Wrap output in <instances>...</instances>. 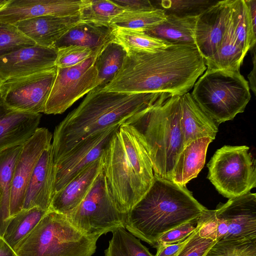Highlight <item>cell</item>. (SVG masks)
<instances>
[{
  "instance_id": "obj_1",
  "label": "cell",
  "mask_w": 256,
  "mask_h": 256,
  "mask_svg": "<svg viewBox=\"0 0 256 256\" xmlns=\"http://www.w3.org/2000/svg\"><path fill=\"white\" fill-rule=\"evenodd\" d=\"M206 69L194 44H172L154 52H130L102 90L181 96L189 92Z\"/></svg>"
},
{
  "instance_id": "obj_2",
  "label": "cell",
  "mask_w": 256,
  "mask_h": 256,
  "mask_svg": "<svg viewBox=\"0 0 256 256\" xmlns=\"http://www.w3.org/2000/svg\"><path fill=\"white\" fill-rule=\"evenodd\" d=\"M165 93H124L92 90L56 127L52 142L54 163L82 140L121 124L167 100Z\"/></svg>"
},
{
  "instance_id": "obj_3",
  "label": "cell",
  "mask_w": 256,
  "mask_h": 256,
  "mask_svg": "<svg viewBox=\"0 0 256 256\" xmlns=\"http://www.w3.org/2000/svg\"><path fill=\"white\" fill-rule=\"evenodd\" d=\"M102 170L118 210L126 214L148 190L154 179L152 165L136 130L123 123L102 156Z\"/></svg>"
},
{
  "instance_id": "obj_4",
  "label": "cell",
  "mask_w": 256,
  "mask_h": 256,
  "mask_svg": "<svg viewBox=\"0 0 256 256\" xmlns=\"http://www.w3.org/2000/svg\"><path fill=\"white\" fill-rule=\"evenodd\" d=\"M205 208L186 186L154 176L148 190L126 214L124 228L154 247L163 234L198 218Z\"/></svg>"
},
{
  "instance_id": "obj_5",
  "label": "cell",
  "mask_w": 256,
  "mask_h": 256,
  "mask_svg": "<svg viewBox=\"0 0 256 256\" xmlns=\"http://www.w3.org/2000/svg\"><path fill=\"white\" fill-rule=\"evenodd\" d=\"M180 96H170L125 122L139 134L151 160L154 175L171 180L173 168L184 147L180 125Z\"/></svg>"
},
{
  "instance_id": "obj_6",
  "label": "cell",
  "mask_w": 256,
  "mask_h": 256,
  "mask_svg": "<svg viewBox=\"0 0 256 256\" xmlns=\"http://www.w3.org/2000/svg\"><path fill=\"white\" fill-rule=\"evenodd\" d=\"M98 239L82 233L66 215L49 209L14 251L18 256H92Z\"/></svg>"
},
{
  "instance_id": "obj_7",
  "label": "cell",
  "mask_w": 256,
  "mask_h": 256,
  "mask_svg": "<svg viewBox=\"0 0 256 256\" xmlns=\"http://www.w3.org/2000/svg\"><path fill=\"white\" fill-rule=\"evenodd\" d=\"M200 108L218 125L244 112L250 88L240 70L207 68L190 93Z\"/></svg>"
},
{
  "instance_id": "obj_8",
  "label": "cell",
  "mask_w": 256,
  "mask_h": 256,
  "mask_svg": "<svg viewBox=\"0 0 256 256\" xmlns=\"http://www.w3.org/2000/svg\"><path fill=\"white\" fill-rule=\"evenodd\" d=\"M249 149L246 146H224L207 164L208 179L224 196H240L256 186V162Z\"/></svg>"
},
{
  "instance_id": "obj_9",
  "label": "cell",
  "mask_w": 256,
  "mask_h": 256,
  "mask_svg": "<svg viewBox=\"0 0 256 256\" xmlns=\"http://www.w3.org/2000/svg\"><path fill=\"white\" fill-rule=\"evenodd\" d=\"M126 215L116 206L102 170L82 202L66 216L82 233L98 238L118 228H124Z\"/></svg>"
},
{
  "instance_id": "obj_10",
  "label": "cell",
  "mask_w": 256,
  "mask_h": 256,
  "mask_svg": "<svg viewBox=\"0 0 256 256\" xmlns=\"http://www.w3.org/2000/svg\"><path fill=\"white\" fill-rule=\"evenodd\" d=\"M104 46L96 50L91 56L76 65L65 68L56 67V78L46 103L44 114L64 113L96 87L98 72L94 63Z\"/></svg>"
},
{
  "instance_id": "obj_11",
  "label": "cell",
  "mask_w": 256,
  "mask_h": 256,
  "mask_svg": "<svg viewBox=\"0 0 256 256\" xmlns=\"http://www.w3.org/2000/svg\"><path fill=\"white\" fill-rule=\"evenodd\" d=\"M56 74V66L8 80L0 88V96L11 108L34 114L44 112Z\"/></svg>"
},
{
  "instance_id": "obj_12",
  "label": "cell",
  "mask_w": 256,
  "mask_h": 256,
  "mask_svg": "<svg viewBox=\"0 0 256 256\" xmlns=\"http://www.w3.org/2000/svg\"><path fill=\"white\" fill-rule=\"evenodd\" d=\"M120 125L112 126L82 140L54 163V195L87 166L102 156Z\"/></svg>"
},
{
  "instance_id": "obj_13",
  "label": "cell",
  "mask_w": 256,
  "mask_h": 256,
  "mask_svg": "<svg viewBox=\"0 0 256 256\" xmlns=\"http://www.w3.org/2000/svg\"><path fill=\"white\" fill-rule=\"evenodd\" d=\"M52 135L46 128H38L22 144L12 180L10 216L22 210L26 192L34 170L43 152L52 144Z\"/></svg>"
},
{
  "instance_id": "obj_14",
  "label": "cell",
  "mask_w": 256,
  "mask_h": 256,
  "mask_svg": "<svg viewBox=\"0 0 256 256\" xmlns=\"http://www.w3.org/2000/svg\"><path fill=\"white\" fill-rule=\"evenodd\" d=\"M232 2L217 0L197 16L194 42L204 61L214 54L227 29Z\"/></svg>"
},
{
  "instance_id": "obj_15",
  "label": "cell",
  "mask_w": 256,
  "mask_h": 256,
  "mask_svg": "<svg viewBox=\"0 0 256 256\" xmlns=\"http://www.w3.org/2000/svg\"><path fill=\"white\" fill-rule=\"evenodd\" d=\"M80 0H8L0 9V23L16 22L45 16H72L80 14Z\"/></svg>"
},
{
  "instance_id": "obj_16",
  "label": "cell",
  "mask_w": 256,
  "mask_h": 256,
  "mask_svg": "<svg viewBox=\"0 0 256 256\" xmlns=\"http://www.w3.org/2000/svg\"><path fill=\"white\" fill-rule=\"evenodd\" d=\"M58 49L38 45L20 48L0 57V78L4 82L56 66Z\"/></svg>"
},
{
  "instance_id": "obj_17",
  "label": "cell",
  "mask_w": 256,
  "mask_h": 256,
  "mask_svg": "<svg viewBox=\"0 0 256 256\" xmlns=\"http://www.w3.org/2000/svg\"><path fill=\"white\" fill-rule=\"evenodd\" d=\"M228 225L222 240H256V194L248 192L220 203L215 210Z\"/></svg>"
},
{
  "instance_id": "obj_18",
  "label": "cell",
  "mask_w": 256,
  "mask_h": 256,
  "mask_svg": "<svg viewBox=\"0 0 256 256\" xmlns=\"http://www.w3.org/2000/svg\"><path fill=\"white\" fill-rule=\"evenodd\" d=\"M41 116L11 108L0 96V152L24 144L38 128Z\"/></svg>"
},
{
  "instance_id": "obj_19",
  "label": "cell",
  "mask_w": 256,
  "mask_h": 256,
  "mask_svg": "<svg viewBox=\"0 0 256 256\" xmlns=\"http://www.w3.org/2000/svg\"><path fill=\"white\" fill-rule=\"evenodd\" d=\"M55 165L52 144L42 153L29 180L22 209L48 210L54 196Z\"/></svg>"
},
{
  "instance_id": "obj_20",
  "label": "cell",
  "mask_w": 256,
  "mask_h": 256,
  "mask_svg": "<svg viewBox=\"0 0 256 256\" xmlns=\"http://www.w3.org/2000/svg\"><path fill=\"white\" fill-rule=\"evenodd\" d=\"M80 22V14L72 16H45L22 20L14 25L36 45L53 48L58 40Z\"/></svg>"
},
{
  "instance_id": "obj_21",
  "label": "cell",
  "mask_w": 256,
  "mask_h": 256,
  "mask_svg": "<svg viewBox=\"0 0 256 256\" xmlns=\"http://www.w3.org/2000/svg\"><path fill=\"white\" fill-rule=\"evenodd\" d=\"M102 170L101 157L87 166L55 193L49 209L64 215L70 214L84 200Z\"/></svg>"
},
{
  "instance_id": "obj_22",
  "label": "cell",
  "mask_w": 256,
  "mask_h": 256,
  "mask_svg": "<svg viewBox=\"0 0 256 256\" xmlns=\"http://www.w3.org/2000/svg\"><path fill=\"white\" fill-rule=\"evenodd\" d=\"M180 125L184 146L196 140L208 137L212 140L218 124L198 106L190 93L180 96Z\"/></svg>"
},
{
  "instance_id": "obj_23",
  "label": "cell",
  "mask_w": 256,
  "mask_h": 256,
  "mask_svg": "<svg viewBox=\"0 0 256 256\" xmlns=\"http://www.w3.org/2000/svg\"><path fill=\"white\" fill-rule=\"evenodd\" d=\"M212 140L208 137L198 138L186 145L176 161L171 181L182 186L196 178L203 168L206 152Z\"/></svg>"
},
{
  "instance_id": "obj_24",
  "label": "cell",
  "mask_w": 256,
  "mask_h": 256,
  "mask_svg": "<svg viewBox=\"0 0 256 256\" xmlns=\"http://www.w3.org/2000/svg\"><path fill=\"white\" fill-rule=\"evenodd\" d=\"M114 30L110 24L80 22L58 40L54 47L74 45L96 50L114 40Z\"/></svg>"
},
{
  "instance_id": "obj_25",
  "label": "cell",
  "mask_w": 256,
  "mask_h": 256,
  "mask_svg": "<svg viewBox=\"0 0 256 256\" xmlns=\"http://www.w3.org/2000/svg\"><path fill=\"white\" fill-rule=\"evenodd\" d=\"M197 16L166 14L158 25L144 32L150 36L172 44H194Z\"/></svg>"
},
{
  "instance_id": "obj_26",
  "label": "cell",
  "mask_w": 256,
  "mask_h": 256,
  "mask_svg": "<svg viewBox=\"0 0 256 256\" xmlns=\"http://www.w3.org/2000/svg\"><path fill=\"white\" fill-rule=\"evenodd\" d=\"M22 145L0 152V236L2 237L10 218V202L14 170Z\"/></svg>"
},
{
  "instance_id": "obj_27",
  "label": "cell",
  "mask_w": 256,
  "mask_h": 256,
  "mask_svg": "<svg viewBox=\"0 0 256 256\" xmlns=\"http://www.w3.org/2000/svg\"><path fill=\"white\" fill-rule=\"evenodd\" d=\"M246 54L236 38L230 16L227 29L218 50L212 57L204 61L206 68L240 70Z\"/></svg>"
},
{
  "instance_id": "obj_28",
  "label": "cell",
  "mask_w": 256,
  "mask_h": 256,
  "mask_svg": "<svg viewBox=\"0 0 256 256\" xmlns=\"http://www.w3.org/2000/svg\"><path fill=\"white\" fill-rule=\"evenodd\" d=\"M126 54L125 49L114 40L103 47L94 63L98 80L94 90H102L112 80L122 66Z\"/></svg>"
},
{
  "instance_id": "obj_29",
  "label": "cell",
  "mask_w": 256,
  "mask_h": 256,
  "mask_svg": "<svg viewBox=\"0 0 256 256\" xmlns=\"http://www.w3.org/2000/svg\"><path fill=\"white\" fill-rule=\"evenodd\" d=\"M47 211L37 206L22 209L8 218L2 238L14 250L18 243L37 225Z\"/></svg>"
},
{
  "instance_id": "obj_30",
  "label": "cell",
  "mask_w": 256,
  "mask_h": 256,
  "mask_svg": "<svg viewBox=\"0 0 256 256\" xmlns=\"http://www.w3.org/2000/svg\"><path fill=\"white\" fill-rule=\"evenodd\" d=\"M230 20L236 38L246 54L255 46L256 36L246 0H232Z\"/></svg>"
},
{
  "instance_id": "obj_31",
  "label": "cell",
  "mask_w": 256,
  "mask_h": 256,
  "mask_svg": "<svg viewBox=\"0 0 256 256\" xmlns=\"http://www.w3.org/2000/svg\"><path fill=\"white\" fill-rule=\"evenodd\" d=\"M114 40L130 52H154L168 46L170 43L152 37L143 31L123 28H114Z\"/></svg>"
},
{
  "instance_id": "obj_32",
  "label": "cell",
  "mask_w": 256,
  "mask_h": 256,
  "mask_svg": "<svg viewBox=\"0 0 256 256\" xmlns=\"http://www.w3.org/2000/svg\"><path fill=\"white\" fill-rule=\"evenodd\" d=\"M164 10L157 8L148 11H124L114 18L109 24L114 28H123L144 32L162 23L166 18Z\"/></svg>"
},
{
  "instance_id": "obj_33",
  "label": "cell",
  "mask_w": 256,
  "mask_h": 256,
  "mask_svg": "<svg viewBox=\"0 0 256 256\" xmlns=\"http://www.w3.org/2000/svg\"><path fill=\"white\" fill-rule=\"evenodd\" d=\"M104 256H154L140 240L124 228H119L112 232Z\"/></svg>"
},
{
  "instance_id": "obj_34",
  "label": "cell",
  "mask_w": 256,
  "mask_h": 256,
  "mask_svg": "<svg viewBox=\"0 0 256 256\" xmlns=\"http://www.w3.org/2000/svg\"><path fill=\"white\" fill-rule=\"evenodd\" d=\"M124 10L109 0H81V22L109 24L110 21Z\"/></svg>"
},
{
  "instance_id": "obj_35",
  "label": "cell",
  "mask_w": 256,
  "mask_h": 256,
  "mask_svg": "<svg viewBox=\"0 0 256 256\" xmlns=\"http://www.w3.org/2000/svg\"><path fill=\"white\" fill-rule=\"evenodd\" d=\"M205 256H256V240H222L216 242Z\"/></svg>"
},
{
  "instance_id": "obj_36",
  "label": "cell",
  "mask_w": 256,
  "mask_h": 256,
  "mask_svg": "<svg viewBox=\"0 0 256 256\" xmlns=\"http://www.w3.org/2000/svg\"><path fill=\"white\" fill-rule=\"evenodd\" d=\"M217 0H162L158 1V6L166 14L178 16H198Z\"/></svg>"
},
{
  "instance_id": "obj_37",
  "label": "cell",
  "mask_w": 256,
  "mask_h": 256,
  "mask_svg": "<svg viewBox=\"0 0 256 256\" xmlns=\"http://www.w3.org/2000/svg\"><path fill=\"white\" fill-rule=\"evenodd\" d=\"M14 24L0 23V57L20 48L36 45Z\"/></svg>"
},
{
  "instance_id": "obj_38",
  "label": "cell",
  "mask_w": 256,
  "mask_h": 256,
  "mask_svg": "<svg viewBox=\"0 0 256 256\" xmlns=\"http://www.w3.org/2000/svg\"><path fill=\"white\" fill-rule=\"evenodd\" d=\"M57 49L56 66L60 68L76 65L88 58L95 51L89 48L74 45L63 46Z\"/></svg>"
},
{
  "instance_id": "obj_39",
  "label": "cell",
  "mask_w": 256,
  "mask_h": 256,
  "mask_svg": "<svg viewBox=\"0 0 256 256\" xmlns=\"http://www.w3.org/2000/svg\"><path fill=\"white\" fill-rule=\"evenodd\" d=\"M216 241L202 238L197 228L174 256H205Z\"/></svg>"
},
{
  "instance_id": "obj_40",
  "label": "cell",
  "mask_w": 256,
  "mask_h": 256,
  "mask_svg": "<svg viewBox=\"0 0 256 256\" xmlns=\"http://www.w3.org/2000/svg\"><path fill=\"white\" fill-rule=\"evenodd\" d=\"M198 218L184 223L163 234L158 240L154 247L159 244H174L185 240L195 230Z\"/></svg>"
},
{
  "instance_id": "obj_41",
  "label": "cell",
  "mask_w": 256,
  "mask_h": 256,
  "mask_svg": "<svg viewBox=\"0 0 256 256\" xmlns=\"http://www.w3.org/2000/svg\"><path fill=\"white\" fill-rule=\"evenodd\" d=\"M196 228L200 237L216 241L218 219L216 210H204L198 219Z\"/></svg>"
},
{
  "instance_id": "obj_42",
  "label": "cell",
  "mask_w": 256,
  "mask_h": 256,
  "mask_svg": "<svg viewBox=\"0 0 256 256\" xmlns=\"http://www.w3.org/2000/svg\"><path fill=\"white\" fill-rule=\"evenodd\" d=\"M112 2L124 11H148L156 8L152 2L148 0H113Z\"/></svg>"
},
{
  "instance_id": "obj_43",
  "label": "cell",
  "mask_w": 256,
  "mask_h": 256,
  "mask_svg": "<svg viewBox=\"0 0 256 256\" xmlns=\"http://www.w3.org/2000/svg\"><path fill=\"white\" fill-rule=\"evenodd\" d=\"M189 236L185 240L179 243L156 245L154 248H156V252L154 256H174L179 250L186 242Z\"/></svg>"
},
{
  "instance_id": "obj_44",
  "label": "cell",
  "mask_w": 256,
  "mask_h": 256,
  "mask_svg": "<svg viewBox=\"0 0 256 256\" xmlns=\"http://www.w3.org/2000/svg\"><path fill=\"white\" fill-rule=\"evenodd\" d=\"M218 219L216 242L222 240L228 232V225L226 220L220 216L216 214Z\"/></svg>"
},
{
  "instance_id": "obj_45",
  "label": "cell",
  "mask_w": 256,
  "mask_h": 256,
  "mask_svg": "<svg viewBox=\"0 0 256 256\" xmlns=\"http://www.w3.org/2000/svg\"><path fill=\"white\" fill-rule=\"evenodd\" d=\"M253 58H252V63H253V68L251 70L250 72L248 74V78L249 82L248 85L250 88L253 92L254 94H256V54H255V46L253 48Z\"/></svg>"
},
{
  "instance_id": "obj_46",
  "label": "cell",
  "mask_w": 256,
  "mask_h": 256,
  "mask_svg": "<svg viewBox=\"0 0 256 256\" xmlns=\"http://www.w3.org/2000/svg\"><path fill=\"white\" fill-rule=\"evenodd\" d=\"M0 256H18L14 250L0 236Z\"/></svg>"
},
{
  "instance_id": "obj_47",
  "label": "cell",
  "mask_w": 256,
  "mask_h": 256,
  "mask_svg": "<svg viewBox=\"0 0 256 256\" xmlns=\"http://www.w3.org/2000/svg\"><path fill=\"white\" fill-rule=\"evenodd\" d=\"M8 0H0V9L4 6Z\"/></svg>"
},
{
  "instance_id": "obj_48",
  "label": "cell",
  "mask_w": 256,
  "mask_h": 256,
  "mask_svg": "<svg viewBox=\"0 0 256 256\" xmlns=\"http://www.w3.org/2000/svg\"><path fill=\"white\" fill-rule=\"evenodd\" d=\"M4 82V81L3 80H2L0 78V86H2V85L3 84V83Z\"/></svg>"
}]
</instances>
